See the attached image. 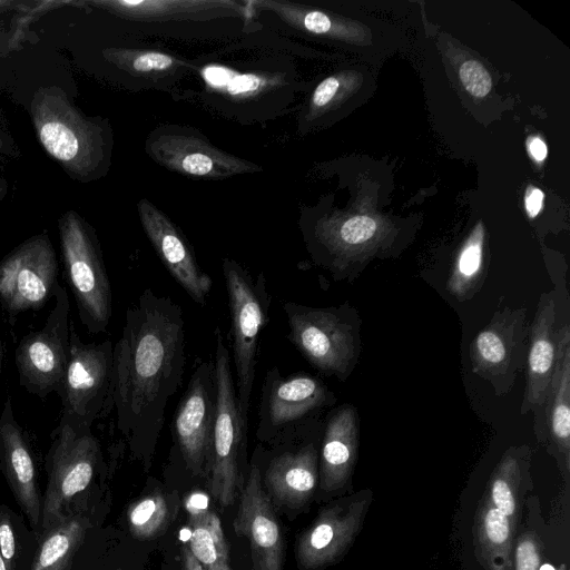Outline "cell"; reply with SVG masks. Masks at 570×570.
Wrapping results in <instances>:
<instances>
[{
	"label": "cell",
	"instance_id": "6da1fadb",
	"mask_svg": "<svg viewBox=\"0 0 570 570\" xmlns=\"http://www.w3.org/2000/svg\"><path fill=\"white\" fill-rule=\"evenodd\" d=\"M186 363L184 313L169 296L146 288L126 311L114 346L111 407L131 449L148 456Z\"/></svg>",
	"mask_w": 570,
	"mask_h": 570
},
{
	"label": "cell",
	"instance_id": "7a4b0ae2",
	"mask_svg": "<svg viewBox=\"0 0 570 570\" xmlns=\"http://www.w3.org/2000/svg\"><path fill=\"white\" fill-rule=\"evenodd\" d=\"M30 115L40 145L70 177L90 181L105 175L112 147L107 121L83 115L58 86L35 92Z\"/></svg>",
	"mask_w": 570,
	"mask_h": 570
},
{
	"label": "cell",
	"instance_id": "3957f363",
	"mask_svg": "<svg viewBox=\"0 0 570 570\" xmlns=\"http://www.w3.org/2000/svg\"><path fill=\"white\" fill-rule=\"evenodd\" d=\"M222 271L229 311L236 397L240 415L248 421L259 337L269 320L272 296L263 272L254 277L247 268L229 257L223 258Z\"/></svg>",
	"mask_w": 570,
	"mask_h": 570
},
{
	"label": "cell",
	"instance_id": "277c9868",
	"mask_svg": "<svg viewBox=\"0 0 570 570\" xmlns=\"http://www.w3.org/2000/svg\"><path fill=\"white\" fill-rule=\"evenodd\" d=\"M58 229L66 277L81 324L91 334L104 333L111 318L112 295L95 230L75 210L60 217Z\"/></svg>",
	"mask_w": 570,
	"mask_h": 570
},
{
	"label": "cell",
	"instance_id": "5b68a950",
	"mask_svg": "<svg viewBox=\"0 0 570 570\" xmlns=\"http://www.w3.org/2000/svg\"><path fill=\"white\" fill-rule=\"evenodd\" d=\"M283 311L287 338L296 350L321 373L344 380L357 355L356 328L350 309L285 302Z\"/></svg>",
	"mask_w": 570,
	"mask_h": 570
},
{
	"label": "cell",
	"instance_id": "8992f818",
	"mask_svg": "<svg viewBox=\"0 0 570 570\" xmlns=\"http://www.w3.org/2000/svg\"><path fill=\"white\" fill-rule=\"evenodd\" d=\"M214 343L217 402L208 480L212 495L225 508L234 502L239 484L248 421L243 419L238 410L230 351L219 326L214 331Z\"/></svg>",
	"mask_w": 570,
	"mask_h": 570
},
{
	"label": "cell",
	"instance_id": "52a82bcc",
	"mask_svg": "<svg viewBox=\"0 0 570 570\" xmlns=\"http://www.w3.org/2000/svg\"><path fill=\"white\" fill-rule=\"evenodd\" d=\"M114 374V345L109 340L101 343H83L69 327V347L60 399V421L78 430H91L98 417L107 415L111 407Z\"/></svg>",
	"mask_w": 570,
	"mask_h": 570
},
{
	"label": "cell",
	"instance_id": "ba28073f",
	"mask_svg": "<svg viewBox=\"0 0 570 570\" xmlns=\"http://www.w3.org/2000/svg\"><path fill=\"white\" fill-rule=\"evenodd\" d=\"M334 402V394L318 377L305 373L283 376L273 366L261 389L257 439L271 444L287 440L318 423L320 413Z\"/></svg>",
	"mask_w": 570,
	"mask_h": 570
},
{
	"label": "cell",
	"instance_id": "9c48e42d",
	"mask_svg": "<svg viewBox=\"0 0 570 570\" xmlns=\"http://www.w3.org/2000/svg\"><path fill=\"white\" fill-rule=\"evenodd\" d=\"M146 154L159 166L189 178L223 180L263 168L213 145L200 131L161 125L145 141Z\"/></svg>",
	"mask_w": 570,
	"mask_h": 570
},
{
	"label": "cell",
	"instance_id": "30bf717a",
	"mask_svg": "<svg viewBox=\"0 0 570 570\" xmlns=\"http://www.w3.org/2000/svg\"><path fill=\"white\" fill-rule=\"evenodd\" d=\"M52 296L43 327L24 335L14 352L20 385L41 399L52 392L60 395L69 347V297L58 282Z\"/></svg>",
	"mask_w": 570,
	"mask_h": 570
},
{
	"label": "cell",
	"instance_id": "8fae6325",
	"mask_svg": "<svg viewBox=\"0 0 570 570\" xmlns=\"http://www.w3.org/2000/svg\"><path fill=\"white\" fill-rule=\"evenodd\" d=\"M216 402L214 361L197 360L170 423L174 442L195 476H209Z\"/></svg>",
	"mask_w": 570,
	"mask_h": 570
},
{
	"label": "cell",
	"instance_id": "7c38bea8",
	"mask_svg": "<svg viewBox=\"0 0 570 570\" xmlns=\"http://www.w3.org/2000/svg\"><path fill=\"white\" fill-rule=\"evenodd\" d=\"M51 435L42 511L45 530L66 518L65 507L90 484L100 459V445L91 430H78L60 421Z\"/></svg>",
	"mask_w": 570,
	"mask_h": 570
},
{
	"label": "cell",
	"instance_id": "4fadbf2b",
	"mask_svg": "<svg viewBox=\"0 0 570 570\" xmlns=\"http://www.w3.org/2000/svg\"><path fill=\"white\" fill-rule=\"evenodd\" d=\"M527 309L505 307L471 342L472 371L489 381L497 395L509 392L527 364Z\"/></svg>",
	"mask_w": 570,
	"mask_h": 570
},
{
	"label": "cell",
	"instance_id": "5bb4252c",
	"mask_svg": "<svg viewBox=\"0 0 570 570\" xmlns=\"http://www.w3.org/2000/svg\"><path fill=\"white\" fill-rule=\"evenodd\" d=\"M57 257L47 233L30 237L0 262V302L11 315L42 307L52 296Z\"/></svg>",
	"mask_w": 570,
	"mask_h": 570
},
{
	"label": "cell",
	"instance_id": "9a60e30c",
	"mask_svg": "<svg viewBox=\"0 0 570 570\" xmlns=\"http://www.w3.org/2000/svg\"><path fill=\"white\" fill-rule=\"evenodd\" d=\"M321 423L301 433L272 444L276 452L271 455L264 470L266 490L282 504L297 507L313 494L318 481V449Z\"/></svg>",
	"mask_w": 570,
	"mask_h": 570
},
{
	"label": "cell",
	"instance_id": "2e32d148",
	"mask_svg": "<svg viewBox=\"0 0 570 570\" xmlns=\"http://www.w3.org/2000/svg\"><path fill=\"white\" fill-rule=\"evenodd\" d=\"M142 229L173 278L197 304L205 305L213 281L199 266L183 232L149 199L137 204Z\"/></svg>",
	"mask_w": 570,
	"mask_h": 570
},
{
	"label": "cell",
	"instance_id": "e0dca14e",
	"mask_svg": "<svg viewBox=\"0 0 570 570\" xmlns=\"http://www.w3.org/2000/svg\"><path fill=\"white\" fill-rule=\"evenodd\" d=\"M370 500L355 497L322 509L297 541L299 567L317 570L335 562L357 535Z\"/></svg>",
	"mask_w": 570,
	"mask_h": 570
},
{
	"label": "cell",
	"instance_id": "ac0fdd59",
	"mask_svg": "<svg viewBox=\"0 0 570 570\" xmlns=\"http://www.w3.org/2000/svg\"><path fill=\"white\" fill-rule=\"evenodd\" d=\"M234 531L247 539L252 570H282L283 537L259 469L252 464L242 489Z\"/></svg>",
	"mask_w": 570,
	"mask_h": 570
},
{
	"label": "cell",
	"instance_id": "d6986e66",
	"mask_svg": "<svg viewBox=\"0 0 570 570\" xmlns=\"http://www.w3.org/2000/svg\"><path fill=\"white\" fill-rule=\"evenodd\" d=\"M90 3L115 17L139 23L247 20L255 12L250 1L236 0H96Z\"/></svg>",
	"mask_w": 570,
	"mask_h": 570
},
{
	"label": "cell",
	"instance_id": "ffe728a7",
	"mask_svg": "<svg viewBox=\"0 0 570 570\" xmlns=\"http://www.w3.org/2000/svg\"><path fill=\"white\" fill-rule=\"evenodd\" d=\"M535 431L568 474L570 468V331L569 325L557 330L554 372L543 405L535 415Z\"/></svg>",
	"mask_w": 570,
	"mask_h": 570
},
{
	"label": "cell",
	"instance_id": "44dd1931",
	"mask_svg": "<svg viewBox=\"0 0 570 570\" xmlns=\"http://www.w3.org/2000/svg\"><path fill=\"white\" fill-rule=\"evenodd\" d=\"M557 305L554 293H544L529 328L527 354V383L521 413L534 411L537 415L544 402L554 372L557 357Z\"/></svg>",
	"mask_w": 570,
	"mask_h": 570
},
{
	"label": "cell",
	"instance_id": "7402d4cb",
	"mask_svg": "<svg viewBox=\"0 0 570 570\" xmlns=\"http://www.w3.org/2000/svg\"><path fill=\"white\" fill-rule=\"evenodd\" d=\"M0 463L17 501L31 525H39L41 505L37 490L35 462L21 426L7 397L0 415Z\"/></svg>",
	"mask_w": 570,
	"mask_h": 570
},
{
	"label": "cell",
	"instance_id": "603a6c76",
	"mask_svg": "<svg viewBox=\"0 0 570 570\" xmlns=\"http://www.w3.org/2000/svg\"><path fill=\"white\" fill-rule=\"evenodd\" d=\"M358 448V416L351 404L333 410L321 440L318 478L321 488L335 491L345 485L353 471Z\"/></svg>",
	"mask_w": 570,
	"mask_h": 570
},
{
	"label": "cell",
	"instance_id": "cb8c5ba5",
	"mask_svg": "<svg viewBox=\"0 0 570 570\" xmlns=\"http://www.w3.org/2000/svg\"><path fill=\"white\" fill-rule=\"evenodd\" d=\"M515 525L483 495L474 518L475 552L484 570H512Z\"/></svg>",
	"mask_w": 570,
	"mask_h": 570
},
{
	"label": "cell",
	"instance_id": "d4e9b609",
	"mask_svg": "<svg viewBox=\"0 0 570 570\" xmlns=\"http://www.w3.org/2000/svg\"><path fill=\"white\" fill-rule=\"evenodd\" d=\"M102 56L118 69L142 80L174 79L193 69V63L180 57L155 49L107 48Z\"/></svg>",
	"mask_w": 570,
	"mask_h": 570
},
{
	"label": "cell",
	"instance_id": "484cf974",
	"mask_svg": "<svg viewBox=\"0 0 570 570\" xmlns=\"http://www.w3.org/2000/svg\"><path fill=\"white\" fill-rule=\"evenodd\" d=\"M88 528L82 515H70L46 530L31 570H67Z\"/></svg>",
	"mask_w": 570,
	"mask_h": 570
},
{
	"label": "cell",
	"instance_id": "4316f807",
	"mask_svg": "<svg viewBox=\"0 0 570 570\" xmlns=\"http://www.w3.org/2000/svg\"><path fill=\"white\" fill-rule=\"evenodd\" d=\"M529 448H510L497 464L484 495L515 525L519 518V493Z\"/></svg>",
	"mask_w": 570,
	"mask_h": 570
},
{
	"label": "cell",
	"instance_id": "83f0119b",
	"mask_svg": "<svg viewBox=\"0 0 570 570\" xmlns=\"http://www.w3.org/2000/svg\"><path fill=\"white\" fill-rule=\"evenodd\" d=\"M189 550L205 570H230L228 546L220 520L209 510H194L189 520Z\"/></svg>",
	"mask_w": 570,
	"mask_h": 570
},
{
	"label": "cell",
	"instance_id": "f1b7e54d",
	"mask_svg": "<svg viewBox=\"0 0 570 570\" xmlns=\"http://www.w3.org/2000/svg\"><path fill=\"white\" fill-rule=\"evenodd\" d=\"M220 73L227 75V81L205 86V92L217 89L219 97H227L236 105H254L255 98L269 95L273 89H279L281 85H289L285 79L286 73L281 71L253 70L249 72H236L230 68L216 63H207Z\"/></svg>",
	"mask_w": 570,
	"mask_h": 570
},
{
	"label": "cell",
	"instance_id": "f546056e",
	"mask_svg": "<svg viewBox=\"0 0 570 570\" xmlns=\"http://www.w3.org/2000/svg\"><path fill=\"white\" fill-rule=\"evenodd\" d=\"M483 229L479 225L458 254L446 282L448 292L459 301L471 298L483 282Z\"/></svg>",
	"mask_w": 570,
	"mask_h": 570
},
{
	"label": "cell",
	"instance_id": "4dcf8cb0",
	"mask_svg": "<svg viewBox=\"0 0 570 570\" xmlns=\"http://www.w3.org/2000/svg\"><path fill=\"white\" fill-rule=\"evenodd\" d=\"M170 508L159 493L147 495L128 509V524L131 534L141 540L159 535L170 520Z\"/></svg>",
	"mask_w": 570,
	"mask_h": 570
},
{
	"label": "cell",
	"instance_id": "1f68e13d",
	"mask_svg": "<svg viewBox=\"0 0 570 570\" xmlns=\"http://www.w3.org/2000/svg\"><path fill=\"white\" fill-rule=\"evenodd\" d=\"M459 75L463 86L472 96L481 98L490 92L491 76L482 63L468 60L460 67Z\"/></svg>",
	"mask_w": 570,
	"mask_h": 570
},
{
	"label": "cell",
	"instance_id": "d6a6232c",
	"mask_svg": "<svg viewBox=\"0 0 570 570\" xmlns=\"http://www.w3.org/2000/svg\"><path fill=\"white\" fill-rule=\"evenodd\" d=\"M541 543L532 533L519 538L514 551V570H539L541 567Z\"/></svg>",
	"mask_w": 570,
	"mask_h": 570
},
{
	"label": "cell",
	"instance_id": "836d02e7",
	"mask_svg": "<svg viewBox=\"0 0 570 570\" xmlns=\"http://www.w3.org/2000/svg\"><path fill=\"white\" fill-rule=\"evenodd\" d=\"M0 553L7 564L11 567L16 554V540L6 511L0 512Z\"/></svg>",
	"mask_w": 570,
	"mask_h": 570
},
{
	"label": "cell",
	"instance_id": "e575fe53",
	"mask_svg": "<svg viewBox=\"0 0 570 570\" xmlns=\"http://www.w3.org/2000/svg\"><path fill=\"white\" fill-rule=\"evenodd\" d=\"M543 193L538 188H530L525 196V208L530 217H535L541 207L543 200Z\"/></svg>",
	"mask_w": 570,
	"mask_h": 570
},
{
	"label": "cell",
	"instance_id": "d590c367",
	"mask_svg": "<svg viewBox=\"0 0 570 570\" xmlns=\"http://www.w3.org/2000/svg\"><path fill=\"white\" fill-rule=\"evenodd\" d=\"M528 146H529V151L534 159H537L538 161H541L546 158L547 146L541 139L534 138V137L530 138L528 140Z\"/></svg>",
	"mask_w": 570,
	"mask_h": 570
},
{
	"label": "cell",
	"instance_id": "8d00e7d4",
	"mask_svg": "<svg viewBox=\"0 0 570 570\" xmlns=\"http://www.w3.org/2000/svg\"><path fill=\"white\" fill-rule=\"evenodd\" d=\"M183 570H205L190 552L188 546L181 548Z\"/></svg>",
	"mask_w": 570,
	"mask_h": 570
},
{
	"label": "cell",
	"instance_id": "74e56055",
	"mask_svg": "<svg viewBox=\"0 0 570 570\" xmlns=\"http://www.w3.org/2000/svg\"><path fill=\"white\" fill-rule=\"evenodd\" d=\"M7 193V184L4 180L0 179V202Z\"/></svg>",
	"mask_w": 570,
	"mask_h": 570
},
{
	"label": "cell",
	"instance_id": "f35d334b",
	"mask_svg": "<svg viewBox=\"0 0 570 570\" xmlns=\"http://www.w3.org/2000/svg\"><path fill=\"white\" fill-rule=\"evenodd\" d=\"M0 570H8V567H7L6 562H4L1 553H0Z\"/></svg>",
	"mask_w": 570,
	"mask_h": 570
},
{
	"label": "cell",
	"instance_id": "ab89813d",
	"mask_svg": "<svg viewBox=\"0 0 570 570\" xmlns=\"http://www.w3.org/2000/svg\"><path fill=\"white\" fill-rule=\"evenodd\" d=\"M539 570H556V569L552 566H550V564H543V566L540 567Z\"/></svg>",
	"mask_w": 570,
	"mask_h": 570
},
{
	"label": "cell",
	"instance_id": "60d3db41",
	"mask_svg": "<svg viewBox=\"0 0 570 570\" xmlns=\"http://www.w3.org/2000/svg\"><path fill=\"white\" fill-rule=\"evenodd\" d=\"M1 360H2V343L0 340V367H1Z\"/></svg>",
	"mask_w": 570,
	"mask_h": 570
},
{
	"label": "cell",
	"instance_id": "b9f144b4",
	"mask_svg": "<svg viewBox=\"0 0 570 570\" xmlns=\"http://www.w3.org/2000/svg\"><path fill=\"white\" fill-rule=\"evenodd\" d=\"M2 145H3V144H2V139L0 138V148L2 147Z\"/></svg>",
	"mask_w": 570,
	"mask_h": 570
}]
</instances>
